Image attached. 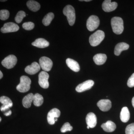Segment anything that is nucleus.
Returning a JSON list of instances; mask_svg holds the SVG:
<instances>
[{
    "mask_svg": "<svg viewBox=\"0 0 134 134\" xmlns=\"http://www.w3.org/2000/svg\"><path fill=\"white\" fill-rule=\"evenodd\" d=\"M120 118L122 122H126L129 120L130 114L127 107H125L122 108L120 114Z\"/></svg>",
    "mask_w": 134,
    "mask_h": 134,
    "instance_id": "412c9836",
    "label": "nucleus"
},
{
    "mask_svg": "<svg viewBox=\"0 0 134 134\" xmlns=\"http://www.w3.org/2000/svg\"><path fill=\"white\" fill-rule=\"evenodd\" d=\"M99 109L103 111H107L111 107V102L109 99H101L97 103Z\"/></svg>",
    "mask_w": 134,
    "mask_h": 134,
    "instance_id": "ddd939ff",
    "label": "nucleus"
},
{
    "mask_svg": "<svg viewBox=\"0 0 134 134\" xmlns=\"http://www.w3.org/2000/svg\"><path fill=\"white\" fill-rule=\"evenodd\" d=\"M63 13L66 16L70 25L72 26L74 25L76 19L75 12L74 8L71 5H67L63 9Z\"/></svg>",
    "mask_w": 134,
    "mask_h": 134,
    "instance_id": "20e7f679",
    "label": "nucleus"
},
{
    "mask_svg": "<svg viewBox=\"0 0 134 134\" xmlns=\"http://www.w3.org/2000/svg\"><path fill=\"white\" fill-rule=\"evenodd\" d=\"M129 45L125 43H118L115 46L114 49V54L117 56H119L122 51L128 50L129 48Z\"/></svg>",
    "mask_w": 134,
    "mask_h": 134,
    "instance_id": "a211bd4d",
    "label": "nucleus"
},
{
    "mask_svg": "<svg viewBox=\"0 0 134 134\" xmlns=\"http://www.w3.org/2000/svg\"><path fill=\"white\" fill-rule=\"evenodd\" d=\"M85 1V2H90L91 1V0H84V1H83V0H82V1Z\"/></svg>",
    "mask_w": 134,
    "mask_h": 134,
    "instance_id": "c9c22d12",
    "label": "nucleus"
},
{
    "mask_svg": "<svg viewBox=\"0 0 134 134\" xmlns=\"http://www.w3.org/2000/svg\"><path fill=\"white\" fill-rule=\"evenodd\" d=\"M17 62V59L16 57L14 55H10L3 60L2 64L6 68L10 69L15 66Z\"/></svg>",
    "mask_w": 134,
    "mask_h": 134,
    "instance_id": "423d86ee",
    "label": "nucleus"
},
{
    "mask_svg": "<svg viewBox=\"0 0 134 134\" xmlns=\"http://www.w3.org/2000/svg\"><path fill=\"white\" fill-rule=\"evenodd\" d=\"M132 104L133 106V107L134 108V97L132 99Z\"/></svg>",
    "mask_w": 134,
    "mask_h": 134,
    "instance_id": "f704fd0d",
    "label": "nucleus"
},
{
    "mask_svg": "<svg viewBox=\"0 0 134 134\" xmlns=\"http://www.w3.org/2000/svg\"><path fill=\"white\" fill-rule=\"evenodd\" d=\"M1 120H2V118H1H1H0V121H1Z\"/></svg>",
    "mask_w": 134,
    "mask_h": 134,
    "instance_id": "58836bf2",
    "label": "nucleus"
},
{
    "mask_svg": "<svg viewBox=\"0 0 134 134\" xmlns=\"http://www.w3.org/2000/svg\"><path fill=\"white\" fill-rule=\"evenodd\" d=\"M39 65L42 69L45 72L50 71L53 66V63L50 58L42 57L39 59Z\"/></svg>",
    "mask_w": 134,
    "mask_h": 134,
    "instance_id": "0eeeda50",
    "label": "nucleus"
},
{
    "mask_svg": "<svg viewBox=\"0 0 134 134\" xmlns=\"http://www.w3.org/2000/svg\"><path fill=\"white\" fill-rule=\"evenodd\" d=\"M111 25L113 31L116 34H120L124 30V24L122 18L119 17H114L111 20Z\"/></svg>",
    "mask_w": 134,
    "mask_h": 134,
    "instance_id": "f257e3e1",
    "label": "nucleus"
},
{
    "mask_svg": "<svg viewBox=\"0 0 134 134\" xmlns=\"http://www.w3.org/2000/svg\"><path fill=\"white\" fill-rule=\"evenodd\" d=\"M23 28L26 30H31L34 28L35 25L32 22H25L23 24Z\"/></svg>",
    "mask_w": 134,
    "mask_h": 134,
    "instance_id": "c85d7f7f",
    "label": "nucleus"
},
{
    "mask_svg": "<svg viewBox=\"0 0 134 134\" xmlns=\"http://www.w3.org/2000/svg\"><path fill=\"white\" fill-rule=\"evenodd\" d=\"M26 5L29 9L33 12H37L40 8V4L36 1H28L26 3Z\"/></svg>",
    "mask_w": 134,
    "mask_h": 134,
    "instance_id": "5701e85b",
    "label": "nucleus"
},
{
    "mask_svg": "<svg viewBox=\"0 0 134 134\" xmlns=\"http://www.w3.org/2000/svg\"><path fill=\"white\" fill-rule=\"evenodd\" d=\"M19 29V26L18 25L12 22H9L5 24L1 29V31L2 33H9L17 31Z\"/></svg>",
    "mask_w": 134,
    "mask_h": 134,
    "instance_id": "1a4fd4ad",
    "label": "nucleus"
},
{
    "mask_svg": "<svg viewBox=\"0 0 134 134\" xmlns=\"http://www.w3.org/2000/svg\"><path fill=\"white\" fill-rule=\"evenodd\" d=\"M60 115V111L56 108H53L48 112L47 116V120L48 123L51 125L55 123L54 119L55 118H58Z\"/></svg>",
    "mask_w": 134,
    "mask_h": 134,
    "instance_id": "9b49d317",
    "label": "nucleus"
},
{
    "mask_svg": "<svg viewBox=\"0 0 134 134\" xmlns=\"http://www.w3.org/2000/svg\"><path fill=\"white\" fill-rule=\"evenodd\" d=\"M73 129V127L70 126L69 122H66L63 125L61 129V132L62 133H65L68 131H71Z\"/></svg>",
    "mask_w": 134,
    "mask_h": 134,
    "instance_id": "c756f323",
    "label": "nucleus"
},
{
    "mask_svg": "<svg viewBox=\"0 0 134 134\" xmlns=\"http://www.w3.org/2000/svg\"><path fill=\"white\" fill-rule=\"evenodd\" d=\"M0 102L3 105L8 106L11 108L13 106V103L11 99L6 96H2L0 98Z\"/></svg>",
    "mask_w": 134,
    "mask_h": 134,
    "instance_id": "a878e982",
    "label": "nucleus"
},
{
    "mask_svg": "<svg viewBox=\"0 0 134 134\" xmlns=\"http://www.w3.org/2000/svg\"><path fill=\"white\" fill-rule=\"evenodd\" d=\"M127 84L128 86L130 88L134 87V73L129 77L128 80Z\"/></svg>",
    "mask_w": 134,
    "mask_h": 134,
    "instance_id": "2f4dec72",
    "label": "nucleus"
},
{
    "mask_svg": "<svg viewBox=\"0 0 134 134\" xmlns=\"http://www.w3.org/2000/svg\"><path fill=\"white\" fill-rule=\"evenodd\" d=\"M3 76V74L2 72L1 71H0V79H1Z\"/></svg>",
    "mask_w": 134,
    "mask_h": 134,
    "instance_id": "72a5a7b5",
    "label": "nucleus"
},
{
    "mask_svg": "<svg viewBox=\"0 0 134 134\" xmlns=\"http://www.w3.org/2000/svg\"><path fill=\"white\" fill-rule=\"evenodd\" d=\"M94 84V82L91 80H87L86 81L78 85L76 88V90L78 92H82L91 88Z\"/></svg>",
    "mask_w": 134,
    "mask_h": 134,
    "instance_id": "9d476101",
    "label": "nucleus"
},
{
    "mask_svg": "<svg viewBox=\"0 0 134 134\" xmlns=\"http://www.w3.org/2000/svg\"><path fill=\"white\" fill-rule=\"evenodd\" d=\"M100 24V21L98 17L92 15L88 18L86 22V27L89 31H93L97 29Z\"/></svg>",
    "mask_w": 134,
    "mask_h": 134,
    "instance_id": "39448f33",
    "label": "nucleus"
},
{
    "mask_svg": "<svg viewBox=\"0 0 134 134\" xmlns=\"http://www.w3.org/2000/svg\"><path fill=\"white\" fill-rule=\"evenodd\" d=\"M40 65L37 63L34 62L30 65L26 66L25 71L29 74L34 75L40 70Z\"/></svg>",
    "mask_w": 134,
    "mask_h": 134,
    "instance_id": "4468645a",
    "label": "nucleus"
},
{
    "mask_svg": "<svg viewBox=\"0 0 134 134\" xmlns=\"http://www.w3.org/2000/svg\"><path fill=\"white\" fill-rule=\"evenodd\" d=\"M126 134H134V123L128 125L125 130Z\"/></svg>",
    "mask_w": 134,
    "mask_h": 134,
    "instance_id": "7c9ffc66",
    "label": "nucleus"
},
{
    "mask_svg": "<svg viewBox=\"0 0 134 134\" xmlns=\"http://www.w3.org/2000/svg\"><path fill=\"white\" fill-rule=\"evenodd\" d=\"M87 129H90V127H89L88 126H87Z\"/></svg>",
    "mask_w": 134,
    "mask_h": 134,
    "instance_id": "e433bc0d",
    "label": "nucleus"
},
{
    "mask_svg": "<svg viewBox=\"0 0 134 134\" xmlns=\"http://www.w3.org/2000/svg\"><path fill=\"white\" fill-rule=\"evenodd\" d=\"M32 45L38 48H44L48 47L50 44L48 41L44 38H38L32 43Z\"/></svg>",
    "mask_w": 134,
    "mask_h": 134,
    "instance_id": "f3484780",
    "label": "nucleus"
},
{
    "mask_svg": "<svg viewBox=\"0 0 134 134\" xmlns=\"http://www.w3.org/2000/svg\"><path fill=\"white\" fill-rule=\"evenodd\" d=\"M31 83V80L29 77L23 76L20 77V83L16 86V90L19 92H26L30 89Z\"/></svg>",
    "mask_w": 134,
    "mask_h": 134,
    "instance_id": "7ed1b4c3",
    "label": "nucleus"
},
{
    "mask_svg": "<svg viewBox=\"0 0 134 134\" xmlns=\"http://www.w3.org/2000/svg\"><path fill=\"white\" fill-rule=\"evenodd\" d=\"M104 37V32L98 30L90 36L89 42L92 46H97L101 43Z\"/></svg>",
    "mask_w": 134,
    "mask_h": 134,
    "instance_id": "f03ea898",
    "label": "nucleus"
},
{
    "mask_svg": "<svg viewBox=\"0 0 134 134\" xmlns=\"http://www.w3.org/2000/svg\"><path fill=\"white\" fill-rule=\"evenodd\" d=\"M34 95L32 93H30L24 98L23 100V104L26 108H29L31 106L32 103L33 101Z\"/></svg>",
    "mask_w": 134,
    "mask_h": 134,
    "instance_id": "4be33fe9",
    "label": "nucleus"
},
{
    "mask_svg": "<svg viewBox=\"0 0 134 134\" xmlns=\"http://www.w3.org/2000/svg\"><path fill=\"white\" fill-rule=\"evenodd\" d=\"M26 14L25 12L23 10H21L18 12L15 19L16 22L17 23H20L22 21L23 19L26 16Z\"/></svg>",
    "mask_w": 134,
    "mask_h": 134,
    "instance_id": "bb28decb",
    "label": "nucleus"
},
{
    "mask_svg": "<svg viewBox=\"0 0 134 134\" xmlns=\"http://www.w3.org/2000/svg\"><path fill=\"white\" fill-rule=\"evenodd\" d=\"M66 63L68 67L73 71L75 72H78L80 70L79 64L75 60L68 58L66 60Z\"/></svg>",
    "mask_w": 134,
    "mask_h": 134,
    "instance_id": "dca6fc26",
    "label": "nucleus"
},
{
    "mask_svg": "<svg viewBox=\"0 0 134 134\" xmlns=\"http://www.w3.org/2000/svg\"><path fill=\"white\" fill-rule=\"evenodd\" d=\"M49 75L45 71H42L38 75V83L41 87L44 89L48 88L49 86L48 81Z\"/></svg>",
    "mask_w": 134,
    "mask_h": 134,
    "instance_id": "6e6552de",
    "label": "nucleus"
},
{
    "mask_svg": "<svg viewBox=\"0 0 134 134\" xmlns=\"http://www.w3.org/2000/svg\"><path fill=\"white\" fill-rule=\"evenodd\" d=\"M103 130L107 132H112L116 129V125L111 121H108L105 123H103L101 126Z\"/></svg>",
    "mask_w": 134,
    "mask_h": 134,
    "instance_id": "6ab92c4d",
    "label": "nucleus"
},
{
    "mask_svg": "<svg viewBox=\"0 0 134 134\" xmlns=\"http://www.w3.org/2000/svg\"><path fill=\"white\" fill-rule=\"evenodd\" d=\"M118 4L116 2H111V0H105L102 4V8L105 12H111L117 8Z\"/></svg>",
    "mask_w": 134,
    "mask_h": 134,
    "instance_id": "f8f14e48",
    "label": "nucleus"
},
{
    "mask_svg": "<svg viewBox=\"0 0 134 134\" xmlns=\"http://www.w3.org/2000/svg\"><path fill=\"white\" fill-rule=\"evenodd\" d=\"M107 56L104 54H97L94 55L93 61L96 65H100L104 64L106 61Z\"/></svg>",
    "mask_w": 134,
    "mask_h": 134,
    "instance_id": "aec40b11",
    "label": "nucleus"
},
{
    "mask_svg": "<svg viewBox=\"0 0 134 134\" xmlns=\"http://www.w3.org/2000/svg\"><path fill=\"white\" fill-rule=\"evenodd\" d=\"M44 102L43 96L39 93H36L34 96L33 104L36 107H39L42 105Z\"/></svg>",
    "mask_w": 134,
    "mask_h": 134,
    "instance_id": "b1692460",
    "label": "nucleus"
},
{
    "mask_svg": "<svg viewBox=\"0 0 134 134\" xmlns=\"http://www.w3.org/2000/svg\"><path fill=\"white\" fill-rule=\"evenodd\" d=\"M11 114H12V111L10 110L6 111L5 112V113H4V115L6 116H9V115H11Z\"/></svg>",
    "mask_w": 134,
    "mask_h": 134,
    "instance_id": "473e14b6",
    "label": "nucleus"
},
{
    "mask_svg": "<svg viewBox=\"0 0 134 134\" xmlns=\"http://www.w3.org/2000/svg\"><path fill=\"white\" fill-rule=\"evenodd\" d=\"M9 16V12L7 10H1L0 11V19L1 20H5L8 19Z\"/></svg>",
    "mask_w": 134,
    "mask_h": 134,
    "instance_id": "cd10ccee",
    "label": "nucleus"
},
{
    "mask_svg": "<svg viewBox=\"0 0 134 134\" xmlns=\"http://www.w3.org/2000/svg\"><path fill=\"white\" fill-rule=\"evenodd\" d=\"M54 18V14L52 12L48 13L44 18L42 21V23L44 25L47 26L51 23Z\"/></svg>",
    "mask_w": 134,
    "mask_h": 134,
    "instance_id": "393cba45",
    "label": "nucleus"
},
{
    "mask_svg": "<svg viewBox=\"0 0 134 134\" xmlns=\"http://www.w3.org/2000/svg\"><path fill=\"white\" fill-rule=\"evenodd\" d=\"M86 124L90 128H93L96 127L97 124V118L95 114L90 113L86 116Z\"/></svg>",
    "mask_w": 134,
    "mask_h": 134,
    "instance_id": "2eb2a0df",
    "label": "nucleus"
},
{
    "mask_svg": "<svg viewBox=\"0 0 134 134\" xmlns=\"http://www.w3.org/2000/svg\"><path fill=\"white\" fill-rule=\"evenodd\" d=\"M1 1V2H5V1H5H5Z\"/></svg>",
    "mask_w": 134,
    "mask_h": 134,
    "instance_id": "4c0bfd02",
    "label": "nucleus"
}]
</instances>
